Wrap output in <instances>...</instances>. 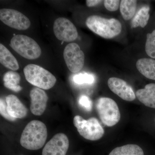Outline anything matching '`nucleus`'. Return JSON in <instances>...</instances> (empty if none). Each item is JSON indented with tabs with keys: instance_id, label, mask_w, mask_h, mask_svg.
I'll list each match as a JSON object with an SVG mask.
<instances>
[{
	"instance_id": "obj_19",
	"label": "nucleus",
	"mask_w": 155,
	"mask_h": 155,
	"mask_svg": "<svg viewBox=\"0 0 155 155\" xmlns=\"http://www.w3.org/2000/svg\"><path fill=\"white\" fill-rule=\"evenodd\" d=\"M109 155H144L141 147L137 145L129 144L117 147Z\"/></svg>"
},
{
	"instance_id": "obj_13",
	"label": "nucleus",
	"mask_w": 155,
	"mask_h": 155,
	"mask_svg": "<svg viewBox=\"0 0 155 155\" xmlns=\"http://www.w3.org/2000/svg\"><path fill=\"white\" fill-rule=\"evenodd\" d=\"M7 110L9 115L15 119H22L27 115V108L16 96L10 94L6 97Z\"/></svg>"
},
{
	"instance_id": "obj_5",
	"label": "nucleus",
	"mask_w": 155,
	"mask_h": 155,
	"mask_svg": "<svg viewBox=\"0 0 155 155\" xmlns=\"http://www.w3.org/2000/svg\"><path fill=\"white\" fill-rule=\"evenodd\" d=\"M11 46L20 56L28 60H35L41 55V49L37 43L26 35H15L11 39Z\"/></svg>"
},
{
	"instance_id": "obj_11",
	"label": "nucleus",
	"mask_w": 155,
	"mask_h": 155,
	"mask_svg": "<svg viewBox=\"0 0 155 155\" xmlns=\"http://www.w3.org/2000/svg\"><path fill=\"white\" fill-rule=\"evenodd\" d=\"M108 85L111 91L122 99L132 101L136 98L133 89L126 81L121 78H110L108 79Z\"/></svg>"
},
{
	"instance_id": "obj_27",
	"label": "nucleus",
	"mask_w": 155,
	"mask_h": 155,
	"mask_svg": "<svg viewBox=\"0 0 155 155\" xmlns=\"http://www.w3.org/2000/svg\"></svg>"
},
{
	"instance_id": "obj_12",
	"label": "nucleus",
	"mask_w": 155,
	"mask_h": 155,
	"mask_svg": "<svg viewBox=\"0 0 155 155\" xmlns=\"http://www.w3.org/2000/svg\"><path fill=\"white\" fill-rule=\"evenodd\" d=\"M30 110L35 116H40L45 110L48 101V96L44 91L38 87L31 90Z\"/></svg>"
},
{
	"instance_id": "obj_18",
	"label": "nucleus",
	"mask_w": 155,
	"mask_h": 155,
	"mask_svg": "<svg viewBox=\"0 0 155 155\" xmlns=\"http://www.w3.org/2000/svg\"><path fill=\"white\" fill-rule=\"evenodd\" d=\"M20 80V75L14 71L6 72L3 77L5 86L16 92L22 90V87L19 85Z\"/></svg>"
},
{
	"instance_id": "obj_15",
	"label": "nucleus",
	"mask_w": 155,
	"mask_h": 155,
	"mask_svg": "<svg viewBox=\"0 0 155 155\" xmlns=\"http://www.w3.org/2000/svg\"><path fill=\"white\" fill-rule=\"evenodd\" d=\"M136 67L145 77L155 80V60L151 58H141L137 62Z\"/></svg>"
},
{
	"instance_id": "obj_7",
	"label": "nucleus",
	"mask_w": 155,
	"mask_h": 155,
	"mask_svg": "<svg viewBox=\"0 0 155 155\" xmlns=\"http://www.w3.org/2000/svg\"><path fill=\"white\" fill-rule=\"evenodd\" d=\"M64 60L69 70L77 73L82 69L84 64V54L77 44L67 45L64 51Z\"/></svg>"
},
{
	"instance_id": "obj_3",
	"label": "nucleus",
	"mask_w": 155,
	"mask_h": 155,
	"mask_svg": "<svg viewBox=\"0 0 155 155\" xmlns=\"http://www.w3.org/2000/svg\"><path fill=\"white\" fill-rule=\"evenodd\" d=\"M23 72L25 79L29 83L42 89L51 88L57 81L55 77L51 73L35 64L27 65Z\"/></svg>"
},
{
	"instance_id": "obj_17",
	"label": "nucleus",
	"mask_w": 155,
	"mask_h": 155,
	"mask_svg": "<svg viewBox=\"0 0 155 155\" xmlns=\"http://www.w3.org/2000/svg\"><path fill=\"white\" fill-rule=\"evenodd\" d=\"M150 10L149 6L148 5L143 6L140 9L131 21V28H136L138 27L144 28L150 19Z\"/></svg>"
},
{
	"instance_id": "obj_16",
	"label": "nucleus",
	"mask_w": 155,
	"mask_h": 155,
	"mask_svg": "<svg viewBox=\"0 0 155 155\" xmlns=\"http://www.w3.org/2000/svg\"><path fill=\"white\" fill-rule=\"evenodd\" d=\"M0 63L6 68L13 71L19 69L17 59L2 44H0Z\"/></svg>"
},
{
	"instance_id": "obj_9",
	"label": "nucleus",
	"mask_w": 155,
	"mask_h": 155,
	"mask_svg": "<svg viewBox=\"0 0 155 155\" xmlns=\"http://www.w3.org/2000/svg\"><path fill=\"white\" fill-rule=\"evenodd\" d=\"M53 31L56 38L63 41H74L78 36L75 25L69 19L64 17L56 19L53 25Z\"/></svg>"
},
{
	"instance_id": "obj_14",
	"label": "nucleus",
	"mask_w": 155,
	"mask_h": 155,
	"mask_svg": "<svg viewBox=\"0 0 155 155\" xmlns=\"http://www.w3.org/2000/svg\"><path fill=\"white\" fill-rule=\"evenodd\" d=\"M136 96L145 106L155 109V84H148L144 88L138 90Z\"/></svg>"
},
{
	"instance_id": "obj_6",
	"label": "nucleus",
	"mask_w": 155,
	"mask_h": 155,
	"mask_svg": "<svg viewBox=\"0 0 155 155\" xmlns=\"http://www.w3.org/2000/svg\"><path fill=\"white\" fill-rule=\"evenodd\" d=\"M73 124L79 134L88 140H98L104 134V128L97 119L94 117L85 120L81 116L77 115L74 118Z\"/></svg>"
},
{
	"instance_id": "obj_24",
	"label": "nucleus",
	"mask_w": 155,
	"mask_h": 155,
	"mask_svg": "<svg viewBox=\"0 0 155 155\" xmlns=\"http://www.w3.org/2000/svg\"><path fill=\"white\" fill-rule=\"evenodd\" d=\"M120 2L119 0H105L104 1V5L108 11L113 12L119 8Z\"/></svg>"
},
{
	"instance_id": "obj_20",
	"label": "nucleus",
	"mask_w": 155,
	"mask_h": 155,
	"mask_svg": "<svg viewBox=\"0 0 155 155\" xmlns=\"http://www.w3.org/2000/svg\"><path fill=\"white\" fill-rule=\"evenodd\" d=\"M137 1L135 0H122L120 2V11L123 19L130 20L134 16L136 11Z\"/></svg>"
},
{
	"instance_id": "obj_4",
	"label": "nucleus",
	"mask_w": 155,
	"mask_h": 155,
	"mask_svg": "<svg viewBox=\"0 0 155 155\" xmlns=\"http://www.w3.org/2000/svg\"><path fill=\"white\" fill-rule=\"evenodd\" d=\"M96 109L102 122L108 127L117 124L121 118L118 105L112 99L101 97L97 101Z\"/></svg>"
},
{
	"instance_id": "obj_25",
	"label": "nucleus",
	"mask_w": 155,
	"mask_h": 155,
	"mask_svg": "<svg viewBox=\"0 0 155 155\" xmlns=\"http://www.w3.org/2000/svg\"><path fill=\"white\" fill-rule=\"evenodd\" d=\"M78 102L81 107L87 111H90L92 107V104L90 99L85 95H82L79 98Z\"/></svg>"
},
{
	"instance_id": "obj_10",
	"label": "nucleus",
	"mask_w": 155,
	"mask_h": 155,
	"mask_svg": "<svg viewBox=\"0 0 155 155\" xmlns=\"http://www.w3.org/2000/svg\"><path fill=\"white\" fill-rule=\"evenodd\" d=\"M69 145V139L66 134H57L45 145L42 155H66Z\"/></svg>"
},
{
	"instance_id": "obj_22",
	"label": "nucleus",
	"mask_w": 155,
	"mask_h": 155,
	"mask_svg": "<svg viewBox=\"0 0 155 155\" xmlns=\"http://www.w3.org/2000/svg\"><path fill=\"white\" fill-rule=\"evenodd\" d=\"M73 80L75 83L78 84H91L94 82V78L93 75L91 74L87 73H79L74 76Z\"/></svg>"
},
{
	"instance_id": "obj_21",
	"label": "nucleus",
	"mask_w": 155,
	"mask_h": 155,
	"mask_svg": "<svg viewBox=\"0 0 155 155\" xmlns=\"http://www.w3.org/2000/svg\"><path fill=\"white\" fill-rule=\"evenodd\" d=\"M145 51L150 57L155 59V30L147 34Z\"/></svg>"
},
{
	"instance_id": "obj_1",
	"label": "nucleus",
	"mask_w": 155,
	"mask_h": 155,
	"mask_svg": "<svg viewBox=\"0 0 155 155\" xmlns=\"http://www.w3.org/2000/svg\"><path fill=\"white\" fill-rule=\"evenodd\" d=\"M47 136V128L44 123L39 120H32L22 131L20 143L26 149L35 150L43 147Z\"/></svg>"
},
{
	"instance_id": "obj_26",
	"label": "nucleus",
	"mask_w": 155,
	"mask_h": 155,
	"mask_svg": "<svg viewBox=\"0 0 155 155\" xmlns=\"http://www.w3.org/2000/svg\"><path fill=\"white\" fill-rule=\"evenodd\" d=\"M102 2V1L99 0H87L86 1L87 5L88 7H94Z\"/></svg>"
},
{
	"instance_id": "obj_8",
	"label": "nucleus",
	"mask_w": 155,
	"mask_h": 155,
	"mask_svg": "<svg viewBox=\"0 0 155 155\" xmlns=\"http://www.w3.org/2000/svg\"><path fill=\"white\" fill-rule=\"evenodd\" d=\"M0 19L4 24L17 30H26L31 25L30 20L28 17L14 9H1Z\"/></svg>"
},
{
	"instance_id": "obj_23",
	"label": "nucleus",
	"mask_w": 155,
	"mask_h": 155,
	"mask_svg": "<svg viewBox=\"0 0 155 155\" xmlns=\"http://www.w3.org/2000/svg\"><path fill=\"white\" fill-rule=\"evenodd\" d=\"M0 113L1 115L4 117L5 119L9 120V121H15L16 119L11 117L8 112V110H7V105L6 103V99L5 101L1 99V102H0Z\"/></svg>"
},
{
	"instance_id": "obj_2",
	"label": "nucleus",
	"mask_w": 155,
	"mask_h": 155,
	"mask_svg": "<svg viewBox=\"0 0 155 155\" xmlns=\"http://www.w3.org/2000/svg\"><path fill=\"white\" fill-rule=\"evenodd\" d=\"M86 24L93 32L106 39L116 37L122 31L121 22L115 18L107 19L97 15H92L87 19Z\"/></svg>"
}]
</instances>
